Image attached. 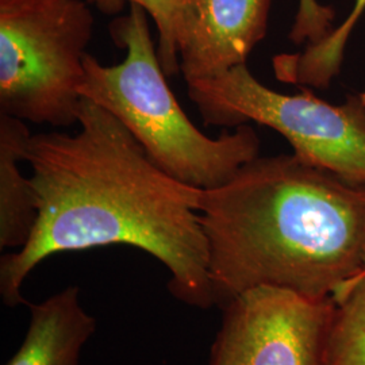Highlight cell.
Segmentation results:
<instances>
[{
    "instance_id": "6da1fadb",
    "label": "cell",
    "mask_w": 365,
    "mask_h": 365,
    "mask_svg": "<svg viewBox=\"0 0 365 365\" xmlns=\"http://www.w3.org/2000/svg\"><path fill=\"white\" fill-rule=\"evenodd\" d=\"M78 125L76 134L30 138L26 163L39 215L26 245L0 260L4 304H27L24 282L56 253L128 245L164 264L176 299L205 310L214 306L202 190L160 168L117 118L87 98Z\"/></svg>"
},
{
    "instance_id": "7a4b0ae2",
    "label": "cell",
    "mask_w": 365,
    "mask_h": 365,
    "mask_svg": "<svg viewBox=\"0 0 365 365\" xmlns=\"http://www.w3.org/2000/svg\"><path fill=\"white\" fill-rule=\"evenodd\" d=\"M214 306L256 288L333 298L365 268V185L294 155L255 157L202 190Z\"/></svg>"
},
{
    "instance_id": "3957f363",
    "label": "cell",
    "mask_w": 365,
    "mask_h": 365,
    "mask_svg": "<svg viewBox=\"0 0 365 365\" xmlns=\"http://www.w3.org/2000/svg\"><path fill=\"white\" fill-rule=\"evenodd\" d=\"M148 16L141 6L130 4L126 16L110 24L125 58L107 66L87 54L81 96L117 118L172 178L199 190L218 188L259 156L260 138L249 125L217 138L196 128L165 80Z\"/></svg>"
},
{
    "instance_id": "277c9868",
    "label": "cell",
    "mask_w": 365,
    "mask_h": 365,
    "mask_svg": "<svg viewBox=\"0 0 365 365\" xmlns=\"http://www.w3.org/2000/svg\"><path fill=\"white\" fill-rule=\"evenodd\" d=\"M93 26L83 0L0 9V114L54 128L78 125Z\"/></svg>"
},
{
    "instance_id": "5b68a950",
    "label": "cell",
    "mask_w": 365,
    "mask_h": 365,
    "mask_svg": "<svg viewBox=\"0 0 365 365\" xmlns=\"http://www.w3.org/2000/svg\"><path fill=\"white\" fill-rule=\"evenodd\" d=\"M187 92L206 126L235 129L255 122L271 128L287 140L300 161L364 187L365 103L360 93L341 105L309 90L282 93L264 86L247 64L188 83Z\"/></svg>"
},
{
    "instance_id": "8992f818",
    "label": "cell",
    "mask_w": 365,
    "mask_h": 365,
    "mask_svg": "<svg viewBox=\"0 0 365 365\" xmlns=\"http://www.w3.org/2000/svg\"><path fill=\"white\" fill-rule=\"evenodd\" d=\"M334 299L256 288L222 307L209 365H322Z\"/></svg>"
},
{
    "instance_id": "52a82bcc",
    "label": "cell",
    "mask_w": 365,
    "mask_h": 365,
    "mask_svg": "<svg viewBox=\"0 0 365 365\" xmlns=\"http://www.w3.org/2000/svg\"><path fill=\"white\" fill-rule=\"evenodd\" d=\"M272 0H190L179 39L187 84L247 64L265 38Z\"/></svg>"
},
{
    "instance_id": "ba28073f",
    "label": "cell",
    "mask_w": 365,
    "mask_h": 365,
    "mask_svg": "<svg viewBox=\"0 0 365 365\" xmlns=\"http://www.w3.org/2000/svg\"><path fill=\"white\" fill-rule=\"evenodd\" d=\"M30 322L18 351L4 365H78L96 321L80 302V289L66 287L41 303H29Z\"/></svg>"
},
{
    "instance_id": "9c48e42d",
    "label": "cell",
    "mask_w": 365,
    "mask_h": 365,
    "mask_svg": "<svg viewBox=\"0 0 365 365\" xmlns=\"http://www.w3.org/2000/svg\"><path fill=\"white\" fill-rule=\"evenodd\" d=\"M31 134L21 119L0 114V249L24 248L38 220V195L19 164Z\"/></svg>"
},
{
    "instance_id": "30bf717a",
    "label": "cell",
    "mask_w": 365,
    "mask_h": 365,
    "mask_svg": "<svg viewBox=\"0 0 365 365\" xmlns=\"http://www.w3.org/2000/svg\"><path fill=\"white\" fill-rule=\"evenodd\" d=\"M364 13L365 0H354L352 11L325 38L306 45L300 52L274 56L272 66L276 78L291 86L329 88L341 72L348 41Z\"/></svg>"
},
{
    "instance_id": "8fae6325",
    "label": "cell",
    "mask_w": 365,
    "mask_h": 365,
    "mask_svg": "<svg viewBox=\"0 0 365 365\" xmlns=\"http://www.w3.org/2000/svg\"><path fill=\"white\" fill-rule=\"evenodd\" d=\"M322 365H365V274L333 297Z\"/></svg>"
},
{
    "instance_id": "7c38bea8",
    "label": "cell",
    "mask_w": 365,
    "mask_h": 365,
    "mask_svg": "<svg viewBox=\"0 0 365 365\" xmlns=\"http://www.w3.org/2000/svg\"><path fill=\"white\" fill-rule=\"evenodd\" d=\"M102 13L115 15L120 13L126 3L138 4L152 18L157 27V52L160 63L167 76L180 72L179 39L182 34L184 16L190 0H90Z\"/></svg>"
},
{
    "instance_id": "4fadbf2b",
    "label": "cell",
    "mask_w": 365,
    "mask_h": 365,
    "mask_svg": "<svg viewBox=\"0 0 365 365\" xmlns=\"http://www.w3.org/2000/svg\"><path fill=\"white\" fill-rule=\"evenodd\" d=\"M336 11L319 0H298V10L288 34L295 45H310L325 38L334 29Z\"/></svg>"
},
{
    "instance_id": "5bb4252c",
    "label": "cell",
    "mask_w": 365,
    "mask_h": 365,
    "mask_svg": "<svg viewBox=\"0 0 365 365\" xmlns=\"http://www.w3.org/2000/svg\"><path fill=\"white\" fill-rule=\"evenodd\" d=\"M30 1H36V0H0V9H9V7H16L21 4H26Z\"/></svg>"
},
{
    "instance_id": "9a60e30c",
    "label": "cell",
    "mask_w": 365,
    "mask_h": 365,
    "mask_svg": "<svg viewBox=\"0 0 365 365\" xmlns=\"http://www.w3.org/2000/svg\"><path fill=\"white\" fill-rule=\"evenodd\" d=\"M360 96H361V98H363V101H364V103H365V90L363 92H360Z\"/></svg>"
},
{
    "instance_id": "2e32d148",
    "label": "cell",
    "mask_w": 365,
    "mask_h": 365,
    "mask_svg": "<svg viewBox=\"0 0 365 365\" xmlns=\"http://www.w3.org/2000/svg\"><path fill=\"white\" fill-rule=\"evenodd\" d=\"M365 274V268H364V271H363V272H361V274ZM357 276H359V274H357Z\"/></svg>"
}]
</instances>
